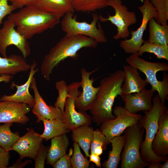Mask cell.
Instances as JSON below:
<instances>
[{
  "instance_id": "obj_1",
  "label": "cell",
  "mask_w": 168,
  "mask_h": 168,
  "mask_svg": "<svg viewBox=\"0 0 168 168\" xmlns=\"http://www.w3.org/2000/svg\"><path fill=\"white\" fill-rule=\"evenodd\" d=\"M98 44L94 39L87 36L66 34L44 56L40 67L42 75L45 80L50 81L53 70L61 61L68 57L77 59V52L80 49L95 48Z\"/></svg>"
},
{
  "instance_id": "obj_2",
  "label": "cell",
  "mask_w": 168,
  "mask_h": 168,
  "mask_svg": "<svg viewBox=\"0 0 168 168\" xmlns=\"http://www.w3.org/2000/svg\"><path fill=\"white\" fill-rule=\"evenodd\" d=\"M123 71L117 70L101 79L95 102L89 110L92 121L99 126L115 118L112 108L115 98L121 94Z\"/></svg>"
},
{
  "instance_id": "obj_3",
  "label": "cell",
  "mask_w": 168,
  "mask_h": 168,
  "mask_svg": "<svg viewBox=\"0 0 168 168\" xmlns=\"http://www.w3.org/2000/svg\"><path fill=\"white\" fill-rule=\"evenodd\" d=\"M61 17L45 11L35 5L25 6L8 16L14 23L16 30L27 40L54 28L60 23Z\"/></svg>"
},
{
  "instance_id": "obj_4",
  "label": "cell",
  "mask_w": 168,
  "mask_h": 168,
  "mask_svg": "<svg viewBox=\"0 0 168 168\" xmlns=\"http://www.w3.org/2000/svg\"><path fill=\"white\" fill-rule=\"evenodd\" d=\"M152 102L151 110L143 111L144 115L139 121L145 131L144 140L141 144L140 154L143 160L149 163L164 162L168 159L167 156L160 157L156 155L152 148V142L158 129L159 117L167 107L162 104L158 94L152 98Z\"/></svg>"
},
{
  "instance_id": "obj_5",
  "label": "cell",
  "mask_w": 168,
  "mask_h": 168,
  "mask_svg": "<svg viewBox=\"0 0 168 168\" xmlns=\"http://www.w3.org/2000/svg\"><path fill=\"white\" fill-rule=\"evenodd\" d=\"M126 61L130 65L144 74L146 81L157 91L161 102L165 105L168 98V76L165 72L168 71V63L148 61L136 54H130Z\"/></svg>"
},
{
  "instance_id": "obj_6",
  "label": "cell",
  "mask_w": 168,
  "mask_h": 168,
  "mask_svg": "<svg viewBox=\"0 0 168 168\" xmlns=\"http://www.w3.org/2000/svg\"><path fill=\"white\" fill-rule=\"evenodd\" d=\"M144 131L139 121L124 131L125 141L121 156V168H144L150 164L143 160L140 152Z\"/></svg>"
},
{
  "instance_id": "obj_7",
  "label": "cell",
  "mask_w": 168,
  "mask_h": 168,
  "mask_svg": "<svg viewBox=\"0 0 168 168\" xmlns=\"http://www.w3.org/2000/svg\"><path fill=\"white\" fill-rule=\"evenodd\" d=\"M74 13L68 12L63 17L61 22V29L66 34L71 35H81L91 38L98 43H105L107 39L98 22L99 16L96 13L92 14L91 23L86 21L79 22L74 16Z\"/></svg>"
},
{
  "instance_id": "obj_8",
  "label": "cell",
  "mask_w": 168,
  "mask_h": 168,
  "mask_svg": "<svg viewBox=\"0 0 168 168\" xmlns=\"http://www.w3.org/2000/svg\"><path fill=\"white\" fill-rule=\"evenodd\" d=\"M112 111L115 118L103 123L100 128L105 137L107 145L110 144L113 138L120 135L127 128L137 124L142 116L131 113L121 106H115Z\"/></svg>"
},
{
  "instance_id": "obj_9",
  "label": "cell",
  "mask_w": 168,
  "mask_h": 168,
  "mask_svg": "<svg viewBox=\"0 0 168 168\" xmlns=\"http://www.w3.org/2000/svg\"><path fill=\"white\" fill-rule=\"evenodd\" d=\"M107 4L108 6L114 8V15L111 16L108 13V17L107 18L99 15V20L102 22L109 21L116 26L117 33L113 36L114 40L126 39L130 33L129 27L137 22L135 13L128 11V7L122 4L121 0H109Z\"/></svg>"
},
{
  "instance_id": "obj_10",
  "label": "cell",
  "mask_w": 168,
  "mask_h": 168,
  "mask_svg": "<svg viewBox=\"0 0 168 168\" xmlns=\"http://www.w3.org/2000/svg\"><path fill=\"white\" fill-rule=\"evenodd\" d=\"M142 14L141 24L136 30H131V37L120 41V46L126 54H137L145 41L143 39L144 33L150 19L154 18L157 21L158 14L149 0H144L143 4L138 7Z\"/></svg>"
},
{
  "instance_id": "obj_11",
  "label": "cell",
  "mask_w": 168,
  "mask_h": 168,
  "mask_svg": "<svg viewBox=\"0 0 168 168\" xmlns=\"http://www.w3.org/2000/svg\"><path fill=\"white\" fill-rule=\"evenodd\" d=\"M68 96L65 105L63 121L71 131L83 125L90 126L91 124V116L86 112L77 111L75 105L76 98L81 92L79 91L80 82H74L68 85Z\"/></svg>"
},
{
  "instance_id": "obj_12",
  "label": "cell",
  "mask_w": 168,
  "mask_h": 168,
  "mask_svg": "<svg viewBox=\"0 0 168 168\" xmlns=\"http://www.w3.org/2000/svg\"><path fill=\"white\" fill-rule=\"evenodd\" d=\"M15 27L14 22L10 19L4 22L0 29V54L3 57H7V47L14 45L20 50L26 59L30 54L29 44L27 40L16 30Z\"/></svg>"
},
{
  "instance_id": "obj_13",
  "label": "cell",
  "mask_w": 168,
  "mask_h": 168,
  "mask_svg": "<svg viewBox=\"0 0 168 168\" xmlns=\"http://www.w3.org/2000/svg\"><path fill=\"white\" fill-rule=\"evenodd\" d=\"M95 70L88 72L84 68L81 69V87L82 89L80 94L76 99L75 108L79 111L86 112L92 106L99 89V86L95 87L93 86V78H90L91 75Z\"/></svg>"
},
{
  "instance_id": "obj_14",
  "label": "cell",
  "mask_w": 168,
  "mask_h": 168,
  "mask_svg": "<svg viewBox=\"0 0 168 168\" xmlns=\"http://www.w3.org/2000/svg\"><path fill=\"white\" fill-rule=\"evenodd\" d=\"M31 108L27 104L15 102L0 101V123L26 124L30 120L26 115Z\"/></svg>"
},
{
  "instance_id": "obj_15",
  "label": "cell",
  "mask_w": 168,
  "mask_h": 168,
  "mask_svg": "<svg viewBox=\"0 0 168 168\" xmlns=\"http://www.w3.org/2000/svg\"><path fill=\"white\" fill-rule=\"evenodd\" d=\"M27 129V133L20 137L11 149L17 152L22 159L25 157L34 159L44 139L32 128Z\"/></svg>"
},
{
  "instance_id": "obj_16",
  "label": "cell",
  "mask_w": 168,
  "mask_h": 168,
  "mask_svg": "<svg viewBox=\"0 0 168 168\" xmlns=\"http://www.w3.org/2000/svg\"><path fill=\"white\" fill-rule=\"evenodd\" d=\"M156 91L151 88L142 91L120 95L125 103L124 107L128 111L136 114L139 111H149L152 109V99Z\"/></svg>"
},
{
  "instance_id": "obj_17",
  "label": "cell",
  "mask_w": 168,
  "mask_h": 168,
  "mask_svg": "<svg viewBox=\"0 0 168 168\" xmlns=\"http://www.w3.org/2000/svg\"><path fill=\"white\" fill-rule=\"evenodd\" d=\"M37 64L36 62L33 61L30 65V72L27 81L21 85H16L14 82H12L11 86V88L14 87H16V92L12 95L8 96L5 95L2 96L0 98V101H7L24 103L32 108L35 104L34 98L30 94L29 88L33 77L39 70L37 68L35 69Z\"/></svg>"
},
{
  "instance_id": "obj_18",
  "label": "cell",
  "mask_w": 168,
  "mask_h": 168,
  "mask_svg": "<svg viewBox=\"0 0 168 168\" xmlns=\"http://www.w3.org/2000/svg\"><path fill=\"white\" fill-rule=\"evenodd\" d=\"M30 88L34 93L35 104L31 110L36 117H40L46 119H57L63 121V114L58 107L48 105L40 95L38 89L36 80L32 79Z\"/></svg>"
},
{
  "instance_id": "obj_19",
  "label": "cell",
  "mask_w": 168,
  "mask_h": 168,
  "mask_svg": "<svg viewBox=\"0 0 168 168\" xmlns=\"http://www.w3.org/2000/svg\"><path fill=\"white\" fill-rule=\"evenodd\" d=\"M157 133L152 143L154 153L160 157L168 154V110L166 109L160 116Z\"/></svg>"
},
{
  "instance_id": "obj_20",
  "label": "cell",
  "mask_w": 168,
  "mask_h": 168,
  "mask_svg": "<svg viewBox=\"0 0 168 168\" xmlns=\"http://www.w3.org/2000/svg\"><path fill=\"white\" fill-rule=\"evenodd\" d=\"M124 81L121 86V93L129 94L141 92L148 83L141 77L138 70L130 65H124Z\"/></svg>"
},
{
  "instance_id": "obj_21",
  "label": "cell",
  "mask_w": 168,
  "mask_h": 168,
  "mask_svg": "<svg viewBox=\"0 0 168 168\" xmlns=\"http://www.w3.org/2000/svg\"><path fill=\"white\" fill-rule=\"evenodd\" d=\"M30 65L20 55L11 54L7 57H0V76L4 74L15 75L30 70Z\"/></svg>"
},
{
  "instance_id": "obj_22",
  "label": "cell",
  "mask_w": 168,
  "mask_h": 168,
  "mask_svg": "<svg viewBox=\"0 0 168 168\" xmlns=\"http://www.w3.org/2000/svg\"><path fill=\"white\" fill-rule=\"evenodd\" d=\"M47 12L61 17L68 12L74 13L72 0H39L35 4Z\"/></svg>"
},
{
  "instance_id": "obj_23",
  "label": "cell",
  "mask_w": 168,
  "mask_h": 168,
  "mask_svg": "<svg viewBox=\"0 0 168 168\" xmlns=\"http://www.w3.org/2000/svg\"><path fill=\"white\" fill-rule=\"evenodd\" d=\"M69 144V140L66 134L51 139V144L47 155L46 163L52 165L65 155Z\"/></svg>"
},
{
  "instance_id": "obj_24",
  "label": "cell",
  "mask_w": 168,
  "mask_h": 168,
  "mask_svg": "<svg viewBox=\"0 0 168 168\" xmlns=\"http://www.w3.org/2000/svg\"><path fill=\"white\" fill-rule=\"evenodd\" d=\"M37 122L42 121L44 126V130L40 136L45 141L61 134H66L71 131L65 125L64 121L57 119H46L42 118L37 117Z\"/></svg>"
},
{
  "instance_id": "obj_25",
  "label": "cell",
  "mask_w": 168,
  "mask_h": 168,
  "mask_svg": "<svg viewBox=\"0 0 168 168\" xmlns=\"http://www.w3.org/2000/svg\"><path fill=\"white\" fill-rule=\"evenodd\" d=\"M72 131L71 137L74 142L77 143L84 152L86 157H89L91 143L94 129L89 125H83Z\"/></svg>"
},
{
  "instance_id": "obj_26",
  "label": "cell",
  "mask_w": 168,
  "mask_h": 168,
  "mask_svg": "<svg viewBox=\"0 0 168 168\" xmlns=\"http://www.w3.org/2000/svg\"><path fill=\"white\" fill-rule=\"evenodd\" d=\"M149 33V42L163 45H168V25L158 23L154 18L148 23Z\"/></svg>"
},
{
  "instance_id": "obj_27",
  "label": "cell",
  "mask_w": 168,
  "mask_h": 168,
  "mask_svg": "<svg viewBox=\"0 0 168 168\" xmlns=\"http://www.w3.org/2000/svg\"><path fill=\"white\" fill-rule=\"evenodd\" d=\"M125 141L124 135L115 137L110 141L112 150L109 152L107 160L105 161L102 166L104 168H117L121 160V154Z\"/></svg>"
},
{
  "instance_id": "obj_28",
  "label": "cell",
  "mask_w": 168,
  "mask_h": 168,
  "mask_svg": "<svg viewBox=\"0 0 168 168\" xmlns=\"http://www.w3.org/2000/svg\"><path fill=\"white\" fill-rule=\"evenodd\" d=\"M12 125V123H6L0 125V146L8 151L11 150L20 137L18 132L13 133L11 131Z\"/></svg>"
},
{
  "instance_id": "obj_29",
  "label": "cell",
  "mask_w": 168,
  "mask_h": 168,
  "mask_svg": "<svg viewBox=\"0 0 168 168\" xmlns=\"http://www.w3.org/2000/svg\"><path fill=\"white\" fill-rule=\"evenodd\" d=\"M109 0H72L75 11L92 12L108 6Z\"/></svg>"
},
{
  "instance_id": "obj_30",
  "label": "cell",
  "mask_w": 168,
  "mask_h": 168,
  "mask_svg": "<svg viewBox=\"0 0 168 168\" xmlns=\"http://www.w3.org/2000/svg\"><path fill=\"white\" fill-rule=\"evenodd\" d=\"M145 52L154 54L157 58L164 59L168 61V45L151 43L147 40L144 41L141 45L137 54L142 56Z\"/></svg>"
},
{
  "instance_id": "obj_31",
  "label": "cell",
  "mask_w": 168,
  "mask_h": 168,
  "mask_svg": "<svg viewBox=\"0 0 168 168\" xmlns=\"http://www.w3.org/2000/svg\"><path fill=\"white\" fill-rule=\"evenodd\" d=\"M55 86L58 91V96L54 103V106L59 108L64 114L65 105L68 96V86L64 80L56 82Z\"/></svg>"
},
{
  "instance_id": "obj_32",
  "label": "cell",
  "mask_w": 168,
  "mask_h": 168,
  "mask_svg": "<svg viewBox=\"0 0 168 168\" xmlns=\"http://www.w3.org/2000/svg\"><path fill=\"white\" fill-rule=\"evenodd\" d=\"M73 151L70 158V163L72 168H88L90 161L82 153L78 144L74 142Z\"/></svg>"
},
{
  "instance_id": "obj_33",
  "label": "cell",
  "mask_w": 168,
  "mask_h": 168,
  "mask_svg": "<svg viewBox=\"0 0 168 168\" xmlns=\"http://www.w3.org/2000/svg\"><path fill=\"white\" fill-rule=\"evenodd\" d=\"M158 14L157 22L163 25H168V0H149Z\"/></svg>"
},
{
  "instance_id": "obj_34",
  "label": "cell",
  "mask_w": 168,
  "mask_h": 168,
  "mask_svg": "<svg viewBox=\"0 0 168 168\" xmlns=\"http://www.w3.org/2000/svg\"><path fill=\"white\" fill-rule=\"evenodd\" d=\"M107 146L105 137L100 129L97 128L94 130L93 139L90 146V154H94L95 149L100 147H102L103 150H105Z\"/></svg>"
},
{
  "instance_id": "obj_35",
  "label": "cell",
  "mask_w": 168,
  "mask_h": 168,
  "mask_svg": "<svg viewBox=\"0 0 168 168\" xmlns=\"http://www.w3.org/2000/svg\"><path fill=\"white\" fill-rule=\"evenodd\" d=\"M49 148V147L45 146L41 143L34 159L35 161V168L44 167V163L47 158Z\"/></svg>"
},
{
  "instance_id": "obj_36",
  "label": "cell",
  "mask_w": 168,
  "mask_h": 168,
  "mask_svg": "<svg viewBox=\"0 0 168 168\" xmlns=\"http://www.w3.org/2000/svg\"><path fill=\"white\" fill-rule=\"evenodd\" d=\"M8 0H0V25L2 23L3 19L7 15H10L17 9L14 5L9 4Z\"/></svg>"
},
{
  "instance_id": "obj_37",
  "label": "cell",
  "mask_w": 168,
  "mask_h": 168,
  "mask_svg": "<svg viewBox=\"0 0 168 168\" xmlns=\"http://www.w3.org/2000/svg\"><path fill=\"white\" fill-rule=\"evenodd\" d=\"M73 153L72 149L70 148L68 154H66L57 161L52 166L54 168H70V157Z\"/></svg>"
},
{
  "instance_id": "obj_38",
  "label": "cell",
  "mask_w": 168,
  "mask_h": 168,
  "mask_svg": "<svg viewBox=\"0 0 168 168\" xmlns=\"http://www.w3.org/2000/svg\"><path fill=\"white\" fill-rule=\"evenodd\" d=\"M9 152L0 146V168L7 167L10 158Z\"/></svg>"
},
{
  "instance_id": "obj_39",
  "label": "cell",
  "mask_w": 168,
  "mask_h": 168,
  "mask_svg": "<svg viewBox=\"0 0 168 168\" xmlns=\"http://www.w3.org/2000/svg\"><path fill=\"white\" fill-rule=\"evenodd\" d=\"M39 0H8L17 8H22L27 6L35 5Z\"/></svg>"
},
{
  "instance_id": "obj_40",
  "label": "cell",
  "mask_w": 168,
  "mask_h": 168,
  "mask_svg": "<svg viewBox=\"0 0 168 168\" xmlns=\"http://www.w3.org/2000/svg\"><path fill=\"white\" fill-rule=\"evenodd\" d=\"M21 160L22 159L20 158L12 166L8 168H22L25 167L27 165L30 164L32 162L30 160H26L22 162Z\"/></svg>"
},
{
  "instance_id": "obj_41",
  "label": "cell",
  "mask_w": 168,
  "mask_h": 168,
  "mask_svg": "<svg viewBox=\"0 0 168 168\" xmlns=\"http://www.w3.org/2000/svg\"><path fill=\"white\" fill-rule=\"evenodd\" d=\"M89 157L90 162L94 163L97 167H101V159L100 156L95 154H90Z\"/></svg>"
},
{
  "instance_id": "obj_42",
  "label": "cell",
  "mask_w": 168,
  "mask_h": 168,
  "mask_svg": "<svg viewBox=\"0 0 168 168\" xmlns=\"http://www.w3.org/2000/svg\"><path fill=\"white\" fill-rule=\"evenodd\" d=\"M13 78L11 75L3 74L0 76V82L8 83Z\"/></svg>"
},
{
  "instance_id": "obj_43",
  "label": "cell",
  "mask_w": 168,
  "mask_h": 168,
  "mask_svg": "<svg viewBox=\"0 0 168 168\" xmlns=\"http://www.w3.org/2000/svg\"><path fill=\"white\" fill-rule=\"evenodd\" d=\"M161 162H154L150 164L148 168H160L161 164Z\"/></svg>"
},
{
  "instance_id": "obj_44",
  "label": "cell",
  "mask_w": 168,
  "mask_h": 168,
  "mask_svg": "<svg viewBox=\"0 0 168 168\" xmlns=\"http://www.w3.org/2000/svg\"><path fill=\"white\" fill-rule=\"evenodd\" d=\"M103 149L102 147L96 148L94 151V153L99 156L101 155L103 153Z\"/></svg>"
},
{
  "instance_id": "obj_45",
  "label": "cell",
  "mask_w": 168,
  "mask_h": 168,
  "mask_svg": "<svg viewBox=\"0 0 168 168\" xmlns=\"http://www.w3.org/2000/svg\"><path fill=\"white\" fill-rule=\"evenodd\" d=\"M163 164H161L160 168H168V159Z\"/></svg>"
}]
</instances>
